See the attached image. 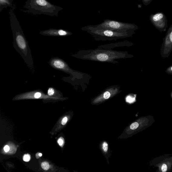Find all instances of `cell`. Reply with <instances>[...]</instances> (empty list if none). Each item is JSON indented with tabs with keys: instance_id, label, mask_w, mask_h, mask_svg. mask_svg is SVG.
<instances>
[{
	"instance_id": "8992f818",
	"label": "cell",
	"mask_w": 172,
	"mask_h": 172,
	"mask_svg": "<svg viewBox=\"0 0 172 172\" xmlns=\"http://www.w3.org/2000/svg\"><path fill=\"white\" fill-rule=\"evenodd\" d=\"M167 156H162L155 158L152 161V165H154L158 168L157 172H167L172 168V161L166 160L165 159Z\"/></svg>"
},
{
	"instance_id": "30bf717a",
	"label": "cell",
	"mask_w": 172,
	"mask_h": 172,
	"mask_svg": "<svg viewBox=\"0 0 172 172\" xmlns=\"http://www.w3.org/2000/svg\"><path fill=\"white\" fill-rule=\"evenodd\" d=\"M17 44L20 48L25 50L26 47V42L23 37L21 35H18L16 38Z\"/></svg>"
},
{
	"instance_id": "5bb4252c",
	"label": "cell",
	"mask_w": 172,
	"mask_h": 172,
	"mask_svg": "<svg viewBox=\"0 0 172 172\" xmlns=\"http://www.w3.org/2000/svg\"><path fill=\"white\" fill-rule=\"evenodd\" d=\"M165 72L168 75H172V65L167 68L165 71Z\"/></svg>"
},
{
	"instance_id": "6da1fadb",
	"label": "cell",
	"mask_w": 172,
	"mask_h": 172,
	"mask_svg": "<svg viewBox=\"0 0 172 172\" xmlns=\"http://www.w3.org/2000/svg\"><path fill=\"white\" fill-rule=\"evenodd\" d=\"M75 56L79 59L84 60L114 64L119 63L116 60L134 57V55L129 54L127 51H116L99 47L94 50L80 51Z\"/></svg>"
},
{
	"instance_id": "d4e9b609",
	"label": "cell",
	"mask_w": 172,
	"mask_h": 172,
	"mask_svg": "<svg viewBox=\"0 0 172 172\" xmlns=\"http://www.w3.org/2000/svg\"><path fill=\"white\" fill-rule=\"evenodd\" d=\"M171 98H172V91L171 92Z\"/></svg>"
},
{
	"instance_id": "8fae6325",
	"label": "cell",
	"mask_w": 172,
	"mask_h": 172,
	"mask_svg": "<svg viewBox=\"0 0 172 172\" xmlns=\"http://www.w3.org/2000/svg\"><path fill=\"white\" fill-rule=\"evenodd\" d=\"M52 64L55 67L58 69H64L66 67L65 64L63 61L59 60L53 61Z\"/></svg>"
},
{
	"instance_id": "7a4b0ae2",
	"label": "cell",
	"mask_w": 172,
	"mask_h": 172,
	"mask_svg": "<svg viewBox=\"0 0 172 172\" xmlns=\"http://www.w3.org/2000/svg\"><path fill=\"white\" fill-rule=\"evenodd\" d=\"M82 30L87 32L91 35L95 40L99 41H112L123 39L133 36L136 32H121L105 29L94 28L91 25L82 27Z\"/></svg>"
},
{
	"instance_id": "9a60e30c",
	"label": "cell",
	"mask_w": 172,
	"mask_h": 172,
	"mask_svg": "<svg viewBox=\"0 0 172 172\" xmlns=\"http://www.w3.org/2000/svg\"><path fill=\"white\" fill-rule=\"evenodd\" d=\"M55 91L54 89L52 88H50L48 89V94L49 96H51L54 94Z\"/></svg>"
},
{
	"instance_id": "cb8c5ba5",
	"label": "cell",
	"mask_w": 172,
	"mask_h": 172,
	"mask_svg": "<svg viewBox=\"0 0 172 172\" xmlns=\"http://www.w3.org/2000/svg\"><path fill=\"white\" fill-rule=\"evenodd\" d=\"M39 157L42 156V154L41 153H39Z\"/></svg>"
},
{
	"instance_id": "4fadbf2b",
	"label": "cell",
	"mask_w": 172,
	"mask_h": 172,
	"mask_svg": "<svg viewBox=\"0 0 172 172\" xmlns=\"http://www.w3.org/2000/svg\"><path fill=\"white\" fill-rule=\"evenodd\" d=\"M108 145L106 142H104L102 145V148L104 151L105 152L108 150Z\"/></svg>"
},
{
	"instance_id": "2e32d148",
	"label": "cell",
	"mask_w": 172,
	"mask_h": 172,
	"mask_svg": "<svg viewBox=\"0 0 172 172\" xmlns=\"http://www.w3.org/2000/svg\"><path fill=\"white\" fill-rule=\"evenodd\" d=\"M68 34V33L62 30L59 31V35L60 36H64Z\"/></svg>"
},
{
	"instance_id": "d6986e66",
	"label": "cell",
	"mask_w": 172,
	"mask_h": 172,
	"mask_svg": "<svg viewBox=\"0 0 172 172\" xmlns=\"http://www.w3.org/2000/svg\"><path fill=\"white\" fill-rule=\"evenodd\" d=\"M68 119L67 117H64L62 121V124L63 125H65Z\"/></svg>"
},
{
	"instance_id": "ac0fdd59",
	"label": "cell",
	"mask_w": 172,
	"mask_h": 172,
	"mask_svg": "<svg viewBox=\"0 0 172 172\" xmlns=\"http://www.w3.org/2000/svg\"><path fill=\"white\" fill-rule=\"evenodd\" d=\"M30 159V156L28 154H26L24 156L23 160L26 162L29 161Z\"/></svg>"
},
{
	"instance_id": "3957f363",
	"label": "cell",
	"mask_w": 172,
	"mask_h": 172,
	"mask_svg": "<svg viewBox=\"0 0 172 172\" xmlns=\"http://www.w3.org/2000/svg\"><path fill=\"white\" fill-rule=\"evenodd\" d=\"M91 26L97 29L109 30L121 32H136L139 29V27L134 24L109 19L104 20L103 22Z\"/></svg>"
},
{
	"instance_id": "277c9868",
	"label": "cell",
	"mask_w": 172,
	"mask_h": 172,
	"mask_svg": "<svg viewBox=\"0 0 172 172\" xmlns=\"http://www.w3.org/2000/svg\"><path fill=\"white\" fill-rule=\"evenodd\" d=\"M149 19L153 25L160 32H165L167 27V20L165 14L158 12L150 15Z\"/></svg>"
},
{
	"instance_id": "7c38bea8",
	"label": "cell",
	"mask_w": 172,
	"mask_h": 172,
	"mask_svg": "<svg viewBox=\"0 0 172 172\" xmlns=\"http://www.w3.org/2000/svg\"><path fill=\"white\" fill-rule=\"evenodd\" d=\"M41 166L42 168L43 169V170H48L49 167H50L48 163L47 162H45L42 163Z\"/></svg>"
},
{
	"instance_id": "5b68a950",
	"label": "cell",
	"mask_w": 172,
	"mask_h": 172,
	"mask_svg": "<svg viewBox=\"0 0 172 172\" xmlns=\"http://www.w3.org/2000/svg\"><path fill=\"white\" fill-rule=\"evenodd\" d=\"M172 51V24L167 30L163 39V42L160 49L162 58L165 59L170 56Z\"/></svg>"
},
{
	"instance_id": "ba28073f",
	"label": "cell",
	"mask_w": 172,
	"mask_h": 172,
	"mask_svg": "<svg viewBox=\"0 0 172 172\" xmlns=\"http://www.w3.org/2000/svg\"><path fill=\"white\" fill-rule=\"evenodd\" d=\"M34 1L35 3L33 2L32 5H32H31V7L33 9H35V10L48 12V11H51L48 10L49 8H54V6L49 4L45 0H35Z\"/></svg>"
},
{
	"instance_id": "ffe728a7",
	"label": "cell",
	"mask_w": 172,
	"mask_h": 172,
	"mask_svg": "<svg viewBox=\"0 0 172 172\" xmlns=\"http://www.w3.org/2000/svg\"><path fill=\"white\" fill-rule=\"evenodd\" d=\"M4 150L5 152H7L9 151V150H10V147L8 145H6L4 147Z\"/></svg>"
},
{
	"instance_id": "603a6c76",
	"label": "cell",
	"mask_w": 172,
	"mask_h": 172,
	"mask_svg": "<svg viewBox=\"0 0 172 172\" xmlns=\"http://www.w3.org/2000/svg\"><path fill=\"white\" fill-rule=\"evenodd\" d=\"M58 143L60 146L62 145L63 143V140L61 139H59L58 141Z\"/></svg>"
},
{
	"instance_id": "7402d4cb",
	"label": "cell",
	"mask_w": 172,
	"mask_h": 172,
	"mask_svg": "<svg viewBox=\"0 0 172 172\" xmlns=\"http://www.w3.org/2000/svg\"><path fill=\"white\" fill-rule=\"evenodd\" d=\"M165 159L167 161H172V156L170 157L169 156H167L166 157H165Z\"/></svg>"
},
{
	"instance_id": "44dd1931",
	"label": "cell",
	"mask_w": 172,
	"mask_h": 172,
	"mask_svg": "<svg viewBox=\"0 0 172 172\" xmlns=\"http://www.w3.org/2000/svg\"><path fill=\"white\" fill-rule=\"evenodd\" d=\"M41 96V94L40 93H36L35 94V97L36 98H38Z\"/></svg>"
},
{
	"instance_id": "e0dca14e",
	"label": "cell",
	"mask_w": 172,
	"mask_h": 172,
	"mask_svg": "<svg viewBox=\"0 0 172 172\" xmlns=\"http://www.w3.org/2000/svg\"><path fill=\"white\" fill-rule=\"evenodd\" d=\"M152 1L153 0H142L143 4L145 6L149 5Z\"/></svg>"
},
{
	"instance_id": "9c48e42d",
	"label": "cell",
	"mask_w": 172,
	"mask_h": 172,
	"mask_svg": "<svg viewBox=\"0 0 172 172\" xmlns=\"http://www.w3.org/2000/svg\"><path fill=\"white\" fill-rule=\"evenodd\" d=\"M134 45L133 43L127 41L119 42L104 45L98 46V47L104 49H112L116 47H130Z\"/></svg>"
},
{
	"instance_id": "52a82bcc",
	"label": "cell",
	"mask_w": 172,
	"mask_h": 172,
	"mask_svg": "<svg viewBox=\"0 0 172 172\" xmlns=\"http://www.w3.org/2000/svg\"><path fill=\"white\" fill-rule=\"evenodd\" d=\"M121 87L118 85H116L111 86L105 88L102 93L94 100V102H101V101L108 99L120 93Z\"/></svg>"
}]
</instances>
